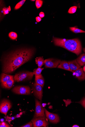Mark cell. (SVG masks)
I'll return each mask as SVG.
<instances>
[{"mask_svg":"<svg viewBox=\"0 0 85 127\" xmlns=\"http://www.w3.org/2000/svg\"><path fill=\"white\" fill-rule=\"evenodd\" d=\"M57 68L71 72L69 63L65 61H61L60 64L57 67Z\"/></svg>","mask_w":85,"mask_h":127,"instance_id":"obj_14","label":"cell"},{"mask_svg":"<svg viewBox=\"0 0 85 127\" xmlns=\"http://www.w3.org/2000/svg\"><path fill=\"white\" fill-rule=\"evenodd\" d=\"M36 109L34 117H45L44 108L42 107L41 102L36 100Z\"/></svg>","mask_w":85,"mask_h":127,"instance_id":"obj_7","label":"cell"},{"mask_svg":"<svg viewBox=\"0 0 85 127\" xmlns=\"http://www.w3.org/2000/svg\"><path fill=\"white\" fill-rule=\"evenodd\" d=\"M79 127L77 125H74L72 127Z\"/></svg>","mask_w":85,"mask_h":127,"instance_id":"obj_30","label":"cell"},{"mask_svg":"<svg viewBox=\"0 0 85 127\" xmlns=\"http://www.w3.org/2000/svg\"><path fill=\"white\" fill-rule=\"evenodd\" d=\"M79 103L81 104L85 108V98H84L81 101H80Z\"/></svg>","mask_w":85,"mask_h":127,"instance_id":"obj_27","label":"cell"},{"mask_svg":"<svg viewBox=\"0 0 85 127\" xmlns=\"http://www.w3.org/2000/svg\"><path fill=\"white\" fill-rule=\"evenodd\" d=\"M76 61L81 67L84 66L85 64V54H81L76 59Z\"/></svg>","mask_w":85,"mask_h":127,"instance_id":"obj_17","label":"cell"},{"mask_svg":"<svg viewBox=\"0 0 85 127\" xmlns=\"http://www.w3.org/2000/svg\"><path fill=\"white\" fill-rule=\"evenodd\" d=\"M34 50L30 48L19 49L12 52L4 57L2 72L10 74L14 71L32 58Z\"/></svg>","mask_w":85,"mask_h":127,"instance_id":"obj_1","label":"cell"},{"mask_svg":"<svg viewBox=\"0 0 85 127\" xmlns=\"http://www.w3.org/2000/svg\"><path fill=\"white\" fill-rule=\"evenodd\" d=\"M53 40L55 46L64 48L78 56L82 52L81 43L78 38L68 39L54 37Z\"/></svg>","mask_w":85,"mask_h":127,"instance_id":"obj_2","label":"cell"},{"mask_svg":"<svg viewBox=\"0 0 85 127\" xmlns=\"http://www.w3.org/2000/svg\"><path fill=\"white\" fill-rule=\"evenodd\" d=\"M83 51L85 53V48H84L83 49Z\"/></svg>","mask_w":85,"mask_h":127,"instance_id":"obj_32","label":"cell"},{"mask_svg":"<svg viewBox=\"0 0 85 127\" xmlns=\"http://www.w3.org/2000/svg\"><path fill=\"white\" fill-rule=\"evenodd\" d=\"M77 7L73 6L72 7L70 8L68 13L70 14H74L75 13L77 10Z\"/></svg>","mask_w":85,"mask_h":127,"instance_id":"obj_24","label":"cell"},{"mask_svg":"<svg viewBox=\"0 0 85 127\" xmlns=\"http://www.w3.org/2000/svg\"><path fill=\"white\" fill-rule=\"evenodd\" d=\"M83 71L85 73V66L83 67Z\"/></svg>","mask_w":85,"mask_h":127,"instance_id":"obj_31","label":"cell"},{"mask_svg":"<svg viewBox=\"0 0 85 127\" xmlns=\"http://www.w3.org/2000/svg\"><path fill=\"white\" fill-rule=\"evenodd\" d=\"M36 22H39L41 21L42 19L40 17L38 16L36 18Z\"/></svg>","mask_w":85,"mask_h":127,"instance_id":"obj_29","label":"cell"},{"mask_svg":"<svg viewBox=\"0 0 85 127\" xmlns=\"http://www.w3.org/2000/svg\"><path fill=\"white\" fill-rule=\"evenodd\" d=\"M33 126V125L32 122H30L28 123L21 126V127H32Z\"/></svg>","mask_w":85,"mask_h":127,"instance_id":"obj_25","label":"cell"},{"mask_svg":"<svg viewBox=\"0 0 85 127\" xmlns=\"http://www.w3.org/2000/svg\"><path fill=\"white\" fill-rule=\"evenodd\" d=\"M25 1V0H22L19 2L15 6L14 9L17 10L19 9L24 5Z\"/></svg>","mask_w":85,"mask_h":127,"instance_id":"obj_22","label":"cell"},{"mask_svg":"<svg viewBox=\"0 0 85 127\" xmlns=\"http://www.w3.org/2000/svg\"><path fill=\"white\" fill-rule=\"evenodd\" d=\"M44 69V68H42L40 67H39L37 69H34L33 72V74L35 75H41L42 71Z\"/></svg>","mask_w":85,"mask_h":127,"instance_id":"obj_20","label":"cell"},{"mask_svg":"<svg viewBox=\"0 0 85 127\" xmlns=\"http://www.w3.org/2000/svg\"><path fill=\"white\" fill-rule=\"evenodd\" d=\"M42 87L40 85L35 83L32 86V88L34 95L40 101H41L42 96Z\"/></svg>","mask_w":85,"mask_h":127,"instance_id":"obj_8","label":"cell"},{"mask_svg":"<svg viewBox=\"0 0 85 127\" xmlns=\"http://www.w3.org/2000/svg\"><path fill=\"white\" fill-rule=\"evenodd\" d=\"M71 72L73 73L78 69L81 68V66L78 63L76 60L68 61Z\"/></svg>","mask_w":85,"mask_h":127,"instance_id":"obj_12","label":"cell"},{"mask_svg":"<svg viewBox=\"0 0 85 127\" xmlns=\"http://www.w3.org/2000/svg\"><path fill=\"white\" fill-rule=\"evenodd\" d=\"M61 60L53 58H49L44 60L45 67L46 68H56L60 64Z\"/></svg>","mask_w":85,"mask_h":127,"instance_id":"obj_9","label":"cell"},{"mask_svg":"<svg viewBox=\"0 0 85 127\" xmlns=\"http://www.w3.org/2000/svg\"><path fill=\"white\" fill-rule=\"evenodd\" d=\"M39 15L41 18H43L45 16V14L43 12H41L40 13Z\"/></svg>","mask_w":85,"mask_h":127,"instance_id":"obj_28","label":"cell"},{"mask_svg":"<svg viewBox=\"0 0 85 127\" xmlns=\"http://www.w3.org/2000/svg\"><path fill=\"white\" fill-rule=\"evenodd\" d=\"M46 116L49 121L54 124H57L60 121V119L57 114L50 113L44 108Z\"/></svg>","mask_w":85,"mask_h":127,"instance_id":"obj_10","label":"cell"},{"mask_svg":"<svg viewBox=\"0 0 85 127\" xmlns=\"http://www.w3.org/2000/svg\"><path fill=\"white\" fill-rule=\"evenodd\" d=\"M70 30L75 33H85V31L79 29L75 27H70Z\"/></svg>","mask_w":85,"mask_h":127,"instance_id":"obj_19","label":"cell"},{"mask_svg":"<svg viewBox=\"0 0 85 127\" xmlns=\"http://www.w3.org/2000/svg\"><path fill=\"white\" fill-rule=\"evenodd\" d=\"M9 37L12 40H15L18 37V35L16 33L14 32H11L8 35Z\"/></svg>","mask_w":85,"mask_h":127,"instance_id":"obj_21","label":"cell"},{"mask_svg":"<svg viewBox=\"0 0 85 127\" xmlns=\"http://www.w3.org/2000/svg\"><path fill=\"white\" fill-rule=\"evenodd\" d=\"M35 83L39 84L43 87L44 84V80L42 74L39 75H35Z\"/></svg>","mask_w":85,"mask_h":127,"instance_id":"obj_16","label":"cell"},{"mask_svg":"<svg viewBox=\"0 0 85 127\" xmlns=\"http://www.w3.org/2000/svg\"><path fill=\"white\" fill-rule=\"evenodd\" d=\"M12 107V104L10 101L6 99H4L1 102L0 112L6 116L8 110Z\"/></svg>","mask_w":85,"mask_h":127,"instance_id":"obj_6","label":"cell"},{"mask_svg":"<svg viewBox=\"0 0 85 127\" xmlns=\"http://www.w3.org/2000/svg\"><path fill=\"white\" fill-rule=\"evenodd\" d=\"M0 127H9L10 126L7 124L6 123L2 122L0 123Z\"/></svg>","mask_w":85,"mask_h":127,"instance_id":"obj_26","label":"cell"},{"mask_svg":"<svg viewBox=\"0 0 85 127\" xmlns=\"http://www.w3.org/2000/svg\"><path fill=\"white\" fill-rule=\"evenodd\" d=\"M43 1L41 0H36V5L37 9H39L42 6L43 4Z\"/></svg>","mask_w":85,"mask_h":127,"instance_id":"obj_23","label":"cell"},{"mask_svg":"<svg viewBox=\"0 0 85 127\" xmlns=\"http://www.w3.org/2000/svg\"><path fill=\"white\" fill-rule=\"evenodd\" d=\"M73 74L79 80L82 81L85 79V73L82 68L78 69Z\"/></svg>","mask_w":85,"mask_h":127,"instance_id":"obj_11","label":"cell"},{"mask_svg":"<svg viewBox=\"0 0 85 127\" xmlns=\"http://www.w3.org/2000/svg\"><path fill=\"white\" fill-rule=\"evenodd\" d=\"M33 73L29 71H23L16 74L14 77L15 81L19 82L31 80L33 76Z\"/></svg>","mask_w":85,"mask_h":127,"instance_id":"obj_3","label":"cell"},{"mask_svg":"<svg viewBox=\"0 0 85 127\" xmlns=\"http://www.w3.org/2000/svg\"><path fill=\"white\" fill-rule=\"evenodd\" d=\"M31 121L34 127H46L49 124L44 117H35Z\"/></svg>","mask_w":85,"mask_h":127,"instance_id":"obj_5","label":"cell"},{"mask_svg":"<svg viewBox=\"0 0 85 127\" xmlns=\"http://www.w3.org/2000/svg\"><path fill=\"white\" fill-rule=\"evenodd\" d=\"M12 91L18 95H29L31 93V90L30 88L28 86H18L13 89Z\"/></svg>","mask_w":85,"mask_h":127,"instance_id":"obj_4","label":"cell"},{"mask_svg":"<svg viewBox=\"0 0 85 127\" xmlns=\"http://www.w3.org/2000/svg\"><path fill=\"white\" fill-rule=\"evenodd\" d=\"M36 61L39 67H41L44 63V59L42 57H37L36 59Z\"/></svg>","mask_w":85,"mask_h":127,"instance_id":"obj_18","label":"cell"},{"mask_svg":"<svg viewBox=\"0 0 85 127\" xmlns=\"http://www.w3.org/2000/svg\"><path fill=\"white\" fill-rule=\"evenodd\" d=\"M12 79H14L13 76L8 75L4 73H2L1 75L0 81L1 83Z\"/></svg>","mask_w":85,"mask_h":127,"instance_id":"obj_15","label":"cell"},{"mask_svg":"<svg viewBox=\"0 0 85 127\" xmlns=\"http://www.w3.org/2000/svg\"><path fill=\"white\" fill-rule=\"evenodd\" d=\"M31 1H35V0H31Z\"/></svg>","mask_w":85,"mask_h":127,"instance_id":"obj_33","label":"cell"},{"mask_svg":"<svg viewBox=\"0 0 85 127\" xmlns=\"http://www.w3.org/2000/svg\"><path fill=\"white\" fill-rule=\"evenodd\" d=\"M14 79H12L2 83L1 84V87L4 88L8 89H11L14 84Z\"/></svg>","mask_w":85,"mask_h":127,"instance_id":"obj_13","label":"cell"}]
</instances>
